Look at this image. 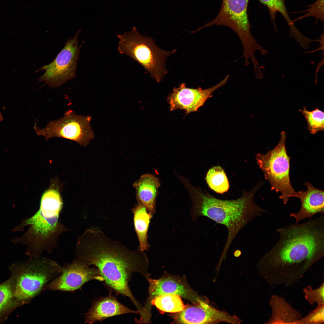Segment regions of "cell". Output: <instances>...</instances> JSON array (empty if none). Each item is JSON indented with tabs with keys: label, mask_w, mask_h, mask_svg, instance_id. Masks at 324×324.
Segmentation results:
<instances>
[{
	"label": "cell",
	"mask_w": 324,
	"mask_h": 324,
	"mask_svg": "<svg viewBox=\"0 0 324 324\" xmlns=\"http://www.w3.org/2000/svg\"><path fill=\"white\" fill-rule=\"evenodd\" d=\"M279 238L260 260L259 274L271 286L298 282L324 254V218L277 230Z\"/></svg>",
	"instance_id": "cell-1"
},
{
	"label": "cell",
	"mask_w": 324,
	"mask_h": 324,
	"mask_svg": "<svg viewBox=\"0 0 324 324\" xmlns=\"http://www.w3.org/2000/svg\"><path fill=\"white\" fill-rule=\"evenodd\" d=\"M76 253L98 269L110 291L127 297L139 313L142 311L143 307L132 294L129 283L135 272L148 279V261L144 251L130 249L98 229L92 228L78 238Z\"/></svg>",
	"instance_id": "cell-2"
},
{
	"label": "cell",
	"mask_w": 324,
	"mask_h": 324,
	"mask_svg": "<svg viewBox=\"0 0 324 324\" xmlns=\"http://www.w3.org/2000/svg\"><path fill=\"white\" fill-rule=\"evenodd\" d=\"M262 183L260 182L248 191L244 192L238 198L223 200L214 197L199 187L191 186L187 182H184L192 201L190 212L193 220L196 221L198 217L205 216L227 229V238L220 262L225 259L232 243L241 230L254 218L266 212L254 200L255 194Z\"/></svg>",
	"instance_id": "cell-3"
},
{
	"label": "cell",
	"mask_w": 324,
	"mask_h": 324,
	"mask_svg": "<svg viewBox=\"0 0 324 324\" xmlns=\"http://www.w3.org/2000/svg\"><path fill=\"white\" fill-rule=\"evenodd\" d=\"M58 182L53 181L42 194L39 208L31 217L25 219L14 229L27 231L15 242L27 247L26 254L31 258L41 256L44 251L50 253L58 245L59 236L69 230L59 221L63 202Z\"/></svg>",
	"instance_id": "cell-4"
},
{
	"label": "cell",
	"mask_w": 324,
	"mask_h": 324,
	"mask_svg": "<svg viewBox=\"0 0 324 324\" xmlns=\"http://www.w3.org/2000/svg\"><path fill=\"white\" fill-rule=\"evenodd\" d=\"M119 53L129 56L147 70L158 82L167 73L165 67L166 58L175 53V50L167 51L157 46L150 37L140 34L134 26L128 32L117 35Z\"/></svg>",
	"instance_id": "cell-5"
},
{
	"label": "cell",
	"mask_w": 324,
	"mask_h": 324,
	"mask_svg": "<svg viewBox=\"0 0 324 324\" xmlns=\"http://www.w3.org/2000/svg\"><path fill=\"white\" fill-rule=\"evenodd\" d=\"M286 133L282 131L280 140L272 149L265 154H256L255 158L260 168L269 181L272 190L280 192L279 197L286 204L291 197H298L291 184L290 177V158L286 147Z\"/></svg>",
	"instance_id": "cell-6"
},
{
	"label": "cell",
	"mask_w": 324,
	"mask_h": 324,
	"mask_svg": "<svg viewBox=\"0 0 324 324\" xmlns=\"http://www.w3.org/2000/svg\"><path fill=\"white\" fill-rule=\"evenodd\" d=\"M62 267L52 260L40 256L31 258L23 266L16 280L14 296L24 303L39 295L45 286L62 272Z\"/></svg>",
	"instance_id": "cell-7"
},
{
	"label": "cell",
	"mask_w": 324,
	"mask_h": 324,
	"mask_svg": "<svg viewBox=\"0 0 324 324\" xmlns=\"http://www.w3.org/2000/svg\"><path fill=\"white\" fill-rule=\"evenodd\" d=\"M249 0H223L221 9L216 18L193 31L197 32L214 25L224 26L232 29L242 44L243 54L250 55L260 48L250 32V26L247 14Z\"/></svg>",
	"instance_id": "cell-8"
},
{
	"label": "cell",
	"mask_w": 324,
	"mask_h": 324,
	"mask_svg": "<svg viewBox=\"0 0 324 324\" xmlns=\"http://www.w3.org/2000/svg\"><path fill=\"white\" fill-rule=\"evenodd\" d=\"M91 117L76 114L71 110L67 111L59 119L50 121L46 127L40 128L34 127L36 134L43 136L46 140L54 137L74 141L85 147L94 137L90 122Z\"/></svg>",
	"instance_id": "cell-9"
},
{
	"label": "cell",
	"mask_w": 324,
	"mask_h": 324,
	"mask_svg": "<svg viewBox=\"0 0 324 324\" xmlns=\"http://www.w3.org/2000/svg\"><path fill=\"white\" fill-rule=\"evenodd\" d=\"M81 29L72 38L67 41L65 46L52 62L42 67L40 70L45 72L38 78L52 87H57L75 76L80 46L78 37Z\"/></svg>",
	"instance_id": "cell-10"
},
{
	"label": "cell",
	"mask_w": 324,
	"mask_h": 324,
	"mask_svg": "<svg viewBox=\"0 0 324 324\" xmlns=\"http://www.w3.org/2000/svg\"><path fill=\"white\" fill-rule=\"evenodd\" d=\"M84 260L77 257L72 262L62 267L61 273L44 287L43 291L58 290L72 292L80 289L88 281H104L98 269L91 267Z\"/></svg>",
	"instance_id": "cell-11"
},
{
	"label": "cell",
	"mask_w": 324,
	"mask_h": 324,
	"mask_svg": "<svg viewBox=\"0 0 324 324\" xmlns=\"http://www.w3.org/2000/svg\"><path fill=\"white\" fill-rule=\"evenodd\" d=\"M229 77L228 75L217 84L205 89L200 87L188 88L186 87L185 84H180L178 88H175L168 97L170 110L182 109L184 110L187 114L197 111L212 96L213 92L226 83Z\"/></svg>",
	"instance_id": "cell-12"
},
{
	"label": "cell",
	"mask_w": 324,
	"mask_h": 324,
	"mask_svg": "<svg viewBox=\"0 0 324 324\" xmlns=\"http://www.w3.org/2000/svg\"><path fill=\"white\" fill-rule=\"evenodd\" d=\"M194 304L185 307L175 316L178 323L182 324H216L224 322L239 324L241 320L236 316L216 309L206 301L200 299Z\"/></svg>",
	"instance_id": "cell-13"
},
{
	"label": "cell",
	"mask_w": 324,
	"mask_h": 324,
	"mask_svg": "<svg viewBox=\"0 0 324 324\" xmlns=\"http://www.w3.org/2000/svg\"><path fill=\"white\" fill-rule=\"evenodd\" d=\"M110 291L109 295L94 300L88 311L85 314V323L92 324L101 321L113 316L128 313L137 314L119 302Z\"/></svg>",
	"instance_id": "cell-14"
},
{
	"label": "cell",
	"mask_w": 324,
	"mask_h": 324,
	"mask_svg": "<svg viewBox=\"0 0 324 324\" xmlns=\"http://www.w3.org/2000/svg\"><path fill=\"white\" fill-rule=\"evenodd\" d=\"M149 296L144 307L149 310L151 300L161 295L175 294L188 299L194 303L200 299L199 296L184 284L170 277L158 279H148Z\"/></svg>",
	"instance_id": "cell-15"
},
{
	"label": "cell",
	"mask_w": 324,
	"mask_h": 324,
	"mask_svg": "<svg viewBox=\"0 0 324 324\" xmlns=\"http://www.w3.org/2000/svg\"><path fill=\"white\" fill-rule=\"evenodd\" d=\"M304 185L307 190L298 192L301 204L300 211L290 214V217L296 219V224L305 218L311 219L313 216L319 213L324 214V191L316 188L309 182H305Z\"/></svg>",
	"instance_id": "cell-16"
},
{
	"label": "cell",
	"mask_w": 324,
	"mask_h": 324,
	"mask_svg": "<svg viewBox=\"0 0 324 324\" xmlns=\"http://www.w3.org/2000/svg\"><path fill=\"white\" fill-rule=\"evenodd\" d=\"M160 185L158 178L149 174L142 175L133 184L138 202L142 204L152 214L155 213L156 199Z\"/></svg>",
	"instance_id": "cell-17"
},
{
	"label": "cell",
	"mask_w": 324,
	"mask_h": 324,
	"mask_svg": "<svg viewBox=\"0 0 324 324\" xmlns=\"http://www.w3.org/2000/svg\"><path fill=\"white\" fill-rule=\"evenodd\" d=\"M269 304L272 315L266 323L299 324L301 314L294 308L283 298L277 295L272 296Z\"/></svg>",
	"instance_id": "cell-18"
},
{
	"label": "cell",
	"mask_w": 324,
	"mask_h": 324,
	"mask_svg": "<svg viewBox=\"0 0 324 324\" xmlns=\"http://www.w3.org/2000/svg\"><path fill=\"white\" fill-rule=\"evenodd\" d=\"M132 211L135 229L139 243L138 250L144 251L148 250L150 247L147 239V232L152 214L148 212L145 206L139 202Z\"/></svg>",
	"instance_id": "cell-19"
},
{
	"label": "cell",
	"mask_w": 324,
	"mask_h": 324,
	"mask_svg": "<svg viewBox=\"0 0 324 324\" xmlns=\"http://www.w3.org/2000/svg\"><path fill=\"white\" fill-rule=\"evenodd\" d=\"M259 0L268 8L275 31H276V30L275 16L278 12L284 17L289 26L291 36H295L298 34L299 31L296 28L293 22L290 18L287 10L284 0Z\"/></svg>",
	"instance_id": "cell-20"
},
{
	"label": "cell",
	"mask_w": 324,
	"mask_h": 324,
	"mask_svg": "<svg viewBox=\"0 0 324 324\" xmlns=\"http://www.w3.org/2000/svg\"><path fill=\"white\" fill-rule=\"evenodd\" d=\"M160 310L165 312L178 313L182 310L185 306L178 295L167 294L161 295L152 299L150 303Z\"/></svg>",
	"instance_id": "cell-21"
},
{
	"label": "cell",
	"mask_w": 324,
	"mask_h": 324,
	"mask_svg": "<svg viewBox=\"0 0 324 324\" xmlns=\"http://www.w3.org/2000/svg\"><path fill=\"white\" fill-rule=\"evenodd\" d=\"M209 187L216 192L223 194L229 188L228 179L224 170L220 166L209 169L206 177Z\"/></svg>",
	"instance_id": "cell-22"
},
{
	"label": "cell",
	"mask_w": 324,
	"mask_h": 324,
	"mask_svg": "<svg viewBox=\"0 0 324 324\" xmlns=\"http://www.w3.org/2000/svg\"><path fill=\"white\" fill-rule=\"evenodd\" d=\"M305 118L307 122L308 130L310 133L315 134L324 129V112L318 108L312 111L308 110L304 107L300 110Z\"/></svg>",
	"instance_id": "cell-23"
},
{
	"label": "cell",
	"mask_w": 324,
	"mask_h": 324,
	"mask_svg": "<svg viewBox=\"0 0 324 324\" xmlns=\"http://www.w3.org/2000/svg\"><path fill=\"white\" fill-rule=\"evenodd\" d=\"M324 283L318 288L313 289L310 286L304 288L303 292L306 299L311 304L316 303L318 306L324 305Z\"/></svg>",
	"instance_id": "cell-24"
},
{
	"label": "cell",
	"mask_w": 324,
	"mask_h": 324,
	"mask_svg": "<svg viewBox=\"0 0 324 324\" xmlns=\"http://www.w3.org/2000/svg\"><path fill=\"white\" fill-rule=\"evenodd\" d=\"M14 296L9 283L0 284V315L10 307Z\"/></svg>",
	"instance_id": "cell-25"
},
{
	"label": "cell",
	"mask_w": 324,
	"mask_h": 324,
	"mask_svg": "<svg viewBox=\"0 0 324 324\" xmlns=\"http://www.w3.org/2000/svg\"><path fill=\"white\" fill-rule=\"evenodd\" d=\"M324 0H317L316 2L309 6V8L306 10L307 13L294 20L293 22L308 16L315 17L316 20H324Z\"/></svg>",
	"instance_id": "cell-26"
},
{
	"label": "cell",
	"mask_w": 324,
	"mask_h": 324,
	"mask_svg": "<svg viewBox=\"0 0 324 324\" xmlns=\"http://www.w3.org/2000/svg\"><path fill=\"white\" fill-rule=\"evenodd\" d=\"M324 305L317 308L305 317L302 318L299 324H320L324 322Z\"/></svg>",
	"instance_id": "cell-27"
},
{
	"label": "cell",
	"mask_w": 324,
	"mask_h": 324,
	"mask_svg": "<svg viewBox=\"0 0 324 324\" xmlns=\"http://www.w3.org/2000/svg\"><path fill=\"white\" fill-rule=\"evenodd\" d=\"M3 117L1 113L0 112V122H1L3 120Z\"/></svg>",
	"instance_id": "cell-28"
}]
</instances>
